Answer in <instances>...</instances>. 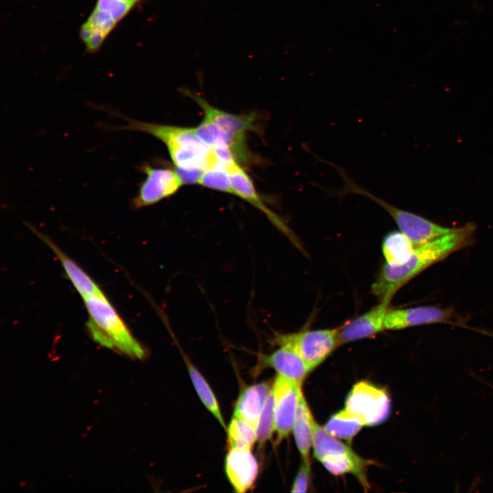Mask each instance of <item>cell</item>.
Segmentation results:
<instances>
[{"instance_id":"d6986e66","label":"cell","mask_w":493,"mask_h":493,"mask_svg":"<svg viewBox=\"0 0 493 493\" xmlns=\"http://www.w3.org/2000/svg\"><path fill=\"white\" fill-rule=\"evenodd\" d=\"M184 360L190 379L201 402L226 430V425L219 404L211 387L194 364L186 357H184Z\"/></svg>"},{"instance_id":"7a4b0ae2","label":"cell","mask_w":493,"mask_h":493,"mask_svg":"<svg viewBox=\"0 0 493 493\" xmlns=\"http://www.w3.org/2000/svg\"><path fill=\"white\" fill-rule=\"evenodd\" d=\"M184 93L203 112V120L194 127L202 141L214 151H229L240 164L250 162L252 155L246 145V136L249 132H258L257 114L229 113L188 90H184Z\"/></svg>"},{"instance_id":"cb8c5ba5","label":"cell","mask_w":493,"mask_h":493,"mask_svg":"<svg viewBox=\"0 0 493 493\" xmlns=\"http://www.w3.org/2000/svg\"><path fill=\"white\" fill-rule=\"evenodd\" d=\"M137 3L127 0H97L94 8L106 14L118 23Z\"/></svg>"},{"instance_id":"3957f363","label":"cell","mask_w":493,"mask_h":493,"mask_svg":"<svg viewBox=\"0 0 493 493\" xmlns=\"http://www.w3.org/2000/svg\"><path fill=\"white\" fill-rule=\"evenodd\" d=\"M112 114L127 123L111 129L140 131L156 138L166 146L177 170L203 172L217 159L215 151L202 141L194 127L144 122Z\"/></svg>"},{"instance_id":"8992f818","label":"cell","mask_w":493,"mask_h":493,"mask_svg":"<svg viewBox=\"0 0 493 493\" xmlns=\"http://www.w3.org/2000/svg\"><path fill=\"white\" fill-rule=\"evenodd\" d=\"M339 330L340 327L276 333L274 341L279 346L286 345L293 349L312 370L339 346Z\"/></svg>"},{"instance_id":"5bb4252c","label":"cell","mask_w":493,"mask_h":493,"mask_svg":"<svg viewBox=\"0 0 493 493\" xmlns=\"http://www.w3.org/2000/svg\"><path fill=\"white\" fill-rule=\"evenodd\" d=\"M262 366L270 367L279 375L301 383L311 371L305 360L293 349L282 345L268 355H264L261 359Z\"/></svg>"},{"instance_id":"d4e9b609","label":"cell","mask_w":493,"mask_h":493,"mask_svg":"<svg viewBox=\"0 0 493 493\" xmlns=\"http://www.w3.org/2000/svg\"><path fill=\"white\" fill-rule=\"evenodd\" d=\"M310 470V463L303 460L294 481L292 492H307L309 482Z\"/></svg>"},{"instance_id":"6da1fadb","label":"cell","mask_w":493,"mask_h":493,"mask_svg":"<svg viewBox=\"0 0 493 493\" xmlns=\"http://www.w3.org/2000/svg\"><path fill=\"white\" fill-rule=\"evenodd\" d=\"M477 226L468 223L451 233L416 246L403 264L385 263L372 285L371 291L380 301H391L395 294L420 273L454 252L470 245Z\"/></svg>"},{"instance_id":"7c38bea8","label":"cell","mask_w":493,"mask_h":493,"mask_svg":"<svg viewBox=\"0 0 493 493\" xmlns=\"http://www.w3.org/2000/svg\"><path fill=\"white\" fill-rule=\"evenodd\" d=\"M226 475L236 492L244 493L253 487L259 472L256 457L249 449L229 448L225 461Z\"/></svg>"},{"instance_id":"7402d4cb","label":"cell","mask_w":493,"mask_h":493,"mask_svg":"<svg viewBox=\"0 0 493 493\" xmlns=\"http://www.w3.org/2000/svg\"><path fill=\"white\" fill-rule=\"evenodd\" d=\"M198 184L205 188L233 195L226 165L218 156L216 160L203 171Z\"/></svg>"},{"instance_id":"8fae6325","label":"cell","mask_w":493,"mask_h":493,"mask_svg":"<svg viewBox=\"0 0 493 493\" xmlns=\"http://www.w3.org/2000/svg\"><path fill=\"white\" fill-rule=\"evenodd\" d=\"M226 165L233 190V196L244 200L256 209L263 212L268 220L280 231L295 242L294 236L284 221L264 202L253 184V182L242 168L241 164L232 158L224 162Z\"/></svg>"},{"instance_id":"44dd1931","label":"cell","mask_w":493,"mask_h":493,"mask_svg":"<svg viewBox=\"0 0 493 493\" xmlns=\"http://www.w3.org/2000/svg\"><path fill=\"white\" fill-rule=\"evenodd\" d=\"M226 431L229 448L251 450L257 440L255 428L244 419L236 416L231 418Z\"/></svg>"},{"instance_id":"ba28073f","label":"cell","mask_w":493,"mask_h":493,"mask_svg":"<svg viewBox=\"0 0 493 493\" xmlns=\"http://www.w3.org/2000/svg\"><path fill=\"white\" fill-rule=\"evenodd\" d=\"M140 170L145 175V179L131 200L134 208L140 209L154 205L173 196L184 186L175 168L173 170L144 164Z\"/></svg>"},{"instance_id":"9a60e30c","label":"cell","mask_w":493,"mask_h":493,"mask_svg":"<svg viewBox=\"0 0 493 493\" xmlns=\"http://www.w3.org/2000/svg\"><path fill=\"white\" fill-rule=\"evenodd\" d=\"M53 251L60 260L67 277L82 298L103 294L92 278L71 257L66 255L49 238L31 228Z\"/></svg>"},{"instance_id":"e0dca14e","label":"cell","mask_w":493,"mask_h":493,"mask_svg":"<svg viewBox=\"0 0 493 493\" xmlns=\"http://www.w3.org/2000/svg\"><path fill=\"white\" fill-rule=\"evenodd\" d=\"M313 420L312 414L302 394L292 429L296 445L302 460L308 463H310L309 454L313 442Z\"/></svg>"},{"instance_id":"ffe728a7","label":"cell","mask_w":493,"mask_h":493,"mask_svg":"<svg viewBox=\"0 0 493 493\" xmlns=\"http://www.w3.org/2000/svg\"><path fill=\"white\" fill-rule=\"evenodd\" d=\"M364 426L359 418L344 408L333 415L324 428L333 436L351 442Z\"/></svg>"},{"instance_id":"2e32d148","label":"cell","mask_w":493,"mask_h":493,"mask_svg":"<svg viewBox=\"0 0 493 493\" xmlns=\"http://www.w3.org/2000/svg\"><path fill=\"white\" fill-rule=\"evenodd\" d=\"M273 383L262 382L247 386L239 395L235 405L233 416L241 418L255 429L266 399Z\"/></svg>"},{"instance_id":"4fadbf2b","label":"cell","mask_w":493,"mask_h":493,"mask_svg":"<svg viewBox=\"0 0 493 493\" xmlns=\"http://www.w3.org/2000/svg\"><path fill=\"white\" fill-rule=\"evenodd\" d=\"M390 301L380 303L369 311L341 326L338 346L355 340L372 337L385 329V318L389 310Z\"/></svg>"},{"instance_id":"ac0fdd59","label":"cell","mask_w":493,"mask_h":493,"mask_svg":"<svg viewBox=\"0 0 493 493\" xmlns=\"http://www.w3.org/2000/svg\"><path fill=\"white\" fill-rule=\"evenodd\" d=\"M415 246L401 231L388 233L382 242V253L385 263L397 266L405 263L412 255Z\"/></svg>"},{"instance_id":"30bf717a","label":"cell","mask_w":493,"mask_h":493,"mask_svg":"<svg viewBox=\"0 0 493 493\" xmlns=\"http://www.w3.org/2000/svg\"><path fill=\"white\" fill-rule=\"evenodd\" d=\"M453 308L438 306H420L388 310L385 329L399 330L410 327L435 323H461Z\"/></svg>"},{"instance_id":"484cf974","label":"cell","mask_w":493,"mask_h":493,"mask_svg":"<svg viewBox=\"0 0 493 493\" xmlns=\"http://www.w3.org/2000/svg\"><path fill=\"white\" fill-rule=\"evenodd\" d=\"M127 1H135V2L138 3V2L140 1L141 0H127Z\"/></svg>"},{"instance_id":"9c48e42d","label":"cell","mask_w":493,"mask_h":493,"mask_svg":"<svg viewBox=\"0 0 493 493\" xmlns=\"http://www.w3.org/2000/svg\"><path fill=\"white\" fill-rule=\"evenodd\" d=\"M301 383L278 375L273 382L275 432L279 443L292 430L299 400Z\"/></svg>"},{"instance_id":"603a6c76","label":"cell","mask_w":493,"mask_h":493,"mask_svg":"<svg viewBox=\"0 0 493 493\" xmlns=\"http://www.w3.org/2000/svg\"><path fill=\"white\" fill-rule=\"evenodd\" d=\"M275 400L273 388L269 392L256 427L257 440L262 444L271 438L275 432Z\"/></svg>"},{"instance_id":"52a82bcc","label":"cell","mask_w":493,"mask_h":493,"mask_svg":"<svg viewBox=\"0 0 493 493\" xmlns=\"http://www.w3.org/2000/svg\"><path fill=\"white\" fill-rule=\"evenodd\" d=\"M345 409L359 418L364 426H373L388 417L390 400L384 390L362 381L355 384L349 392Z\"/></svg>"},{"instance_id":"5b68a950","label":"cell","mask_w":493,"mask_h":493,"mask_svg":"<svg viewBox=\"0 0 493 493\" xmlns=\"http://www.w3.org/2000/svg\"><path fill=\"white\" fill-rule=\"evenodd\" d=\"M312 448L315 457L325 468L335 475L349 473L354 475L363 488L368 490L367 468L372 464L364 459L351 448L328 433L314 419Z\"/></svg>"},{"instance_id":"277c9868","label":"cell","mask_w":493,"mask_h":493,"mask_svg":"<svg viewBox=\"0 0 493 493\" xmlns=\"http://www.w3.org/2000/svg\"><path fill=\"white\" fill-rule=\"evenodd\" d=\"M83 299L88 314V330L95 342L132 358L142 359L147 355L103 293Z\"/></svg>"}]
</instances>
